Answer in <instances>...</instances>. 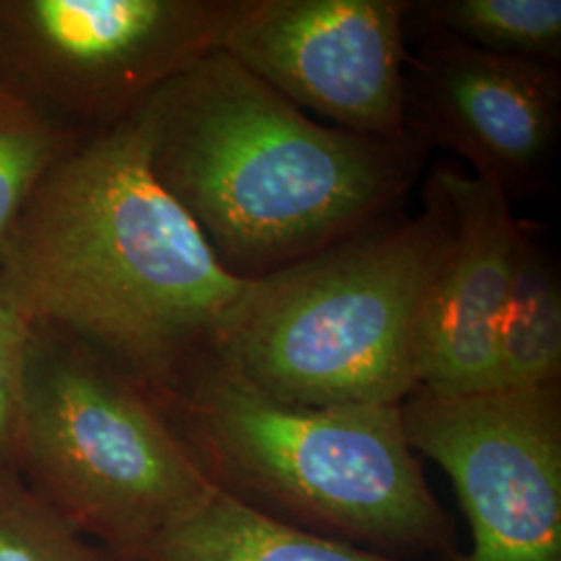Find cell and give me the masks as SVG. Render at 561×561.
Returning a JSON list of instances; mask_svg holds the SVG:
<instances>
[{"instance_id": "6da1fadb", "label": "cell", "mask_w": 561, "mask_h": 561, "mask_svg": "<svg viewBox=\"0 0 561 561\" xmlns=\"http://www.w3.org/2000/svg\"><path fill=\"white\" fill-rule=\"evenodd\" d=\"M34 322L85 343L148 393L208 354L248 280L157 180L138 108L46 173L0 259Z\"/></svg>"}, {"instance_id": "7a4b0ae2", "label": "cell", "mask_w": 561, "mask_h": 561, "mask_svg": "<svg viewBox=\"0 0 561 561\" xmlns=\"http://www.w3.org/2000/svg\"><path fill=\"white\" fill-rule=\"evenodd\" d=\"M138 113L157 180L245 280L381 222L426 154L412 136L321 125L222 48L162 83Z\"/></svg>"}, {"instance_id": "3957f363", "label": "cell", "mask_w": 561, "mask_h": 561, "mask_svg": "<svg viewBox=\"0 0 561 561\" xmlns=\"http://www.w3.org/2000/svg\"><path fill=\"white\" fill-rule=\"evenodd\" d=\"M454 238L428 178L421 215L248 280L204 358L285 405H401L419 387L416 327Z\"/></svg>"}, {"instance_id": "277c9868", "label": "cell", "mask_w": 561, "mask_h": 561, "mask_svg": "<svg viewBox=\"0 0 561 561\" xmlns=\"http://www.w3.org/2000/svg\"><path fill=\"white\" fill-rule=\"evenodd\" d=\"M161 398L210 479L262 512L401 560L451 549L400 405H285L208 358Z\"/></svg>"}, {"instance_id": "5b68a950", "label": "cell", "mask_w": 561, "mask_h": 561, "mask_svg": "<svg viewBox=\"0 0 561 561\" xmlns=\"http://www.w3.org/2000/svg\"><path fill=\"white\" fill-rule=\"evenodd\" d=\"M15 468L121 561L136 560L219 489L141 385L42 322L27 350Z\"/></svg>"}, {"instance_id": "8992f818", "label": "cell", "mask_w": 561, "mask_h": 561, "mask_svg": "<svg viewBox=\"0 0 561 561\" xmlns=\"http://www.w3.org/2000/svg\"><path fill=\"white\" fill-rule=\"evenodd\" d=\"M245 0H0V85L78 136L221 48Z\"/></svg>"}, {"instance_id": "52a82bcc", "label": "cell", "mask_w": 561, "mask_h": 561, "mask_svg": "<svg viewBox=\"0 0 561 561\" xmlns=\"http://www.w3.org/2000/svg\"><path fill=\"white\" fill-rule=\"evenodd\" d=\"M400 410L412 449L458 491L472 551L456 561H561L560 382L474 396L416 387Z\"/></svg>"}, {"instance_id": "ba28073f", "label": "cell", "mask_w": 561, "mask_h": 561, "mask_svg": "<svg viewBox=\"0 0 561 561\" xmlns=\"http://www.w3.org/2000/svg\"><path fill=\"white\" fill-rule=\"evenodd\" d=\"M410 0H245L221 48L298 108L379 140L408 138Z\"/></svg>"}, {"instance_id": "9c48e42d", "label": "cell", "mask_w": 561, "mask_h": 561, "mask_svg": "<svg viewBox=\"0 0 561 561\" xmlns=\"http://www.w3.org/2000/svg\"><path fill=\"white\" fill-rule=\"evenodd\" d=\"M561 69L422 34L405 67V129L497 181L510 201L551 185L560 138Z\"/></svg>"}, {"instance_id": "30bf717a", "label": "cell", "mask_w": 561, "mask_h": 561, "mask_svg": "<svg viewBox=\"0 0 561 561\" xmlns=\"http://www.w3.org/2000/svg\"><path fill=\"white\" fill-rule=\"evenodd\" d=\"M431 178L449 201L456 238L422 306L416 381L439 396L500 391L497 329L520 221L497 181L454 164H443Z\"/></svg>"}, {"instance_id": "8fae6325", "label": "cell", "mask_w": 561, "mask_h": 561, "mask_svg": "<svg viewBox=\"0 0 561 561\" xmlns=\"http://www.w3.org/2000/svg\"><path fill=\"white\" fill-rule=\"evenodd\" d=\"M134 561H410L280 520L217 489Z\"/></svg>"}, {"instance_id": "7c38bea8", "label": "cell", "mask_w": 561, "mask_h": 561, "mask_svg": "<svg viewBox=\"0 0 561 561\" xmlns=\"http://www.w3.org/2000/svg\"><path fill=\"white\" fill-rule=\"evenodd\" d=\"M502 389H541L561 375V289L533 227L520 222L514 266L497 329Z\"/></svg>"}, {"instance_id": "4fadbf2b", "label": "cell", "mask_w": 561, "mask_h": 561, "mask_svg": "<svg viewBox=\"0 0 561 561\" xmlns=\"http://www.w3.org/2000/svg\"><path fill=\"white\" fill-rule=\"evenodd\" d=\"M408 25L497 57L560 67V0H421L408 4Z\"/></svg>"}, {"instance_id": "5bb4252c", "label": "cell", "mask_w": 561, "mask_h": 561, "mask_svg": "<svg viewBox=\"0 0 561 561\" xmlns=\"http://www.w3.org/2000/svg\"><path fill=\"white\" fill-rule=\"evenodd\" d=\"M80 138L0 85V259L42 180Z\"/></svg>"}, {"instance_id": "9a60e30c", "label": "cell", "mask_w": 561, "mask_h": 561, "mask_svg": "<svg viewBox=\"0 0 561 561\" xmlns=\"http://www.w3.org/2000/svg\"><path fill=\"white\" fill-rule=\"evenodd\" d=\"M92 551L15 468L0 466V561H90Z\"/></svg>"}, {"instance_id": "2e32d148", "label": "cell", "mask_w": 561, "mask_h": 561, "mask_svg": "<svg viewBox=\"0 0 561 561\" xmlns=\"http://www.w3.org/2000/svg\"><path fill=\"white\" fill-rule=\"evenodd\" d=\"M34 321L0 277V466L15 468L21 396ZM18 470V468H15Z\"/></svg>"}, {"instance_id": "e0dca14e", "label": "cell", "mask_w": 561, "mask_h": 561, "mask_svg": "<svg viewBox=\"0 0 561 561\" xmlns=\"http://www.w3.org/2000/svg\"><path fill=\"white\" fill-rule=\"evenodd\" d=\"M90 561H108V560H102V558H99V556H94V553H92V558H90Z\"/></svg>"}]
</instances>
